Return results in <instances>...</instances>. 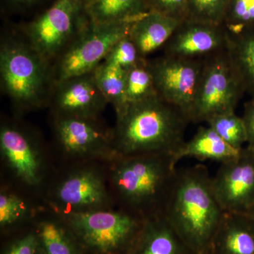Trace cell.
Wrapping results in <instances>:
<instances>
[{
    "label": "cell",
    "instance_id": "obj_1",
    "mask_svg": "<svg viewBox=\"0 0 254 254\" xmlns=\"http://www.w3.org/2000/svg\"><path fill=\"white\" fill-rule=\"evenodd\" d=\"M224 213L206 167L177 170L163 215L192 253H208Z\"/></svg>",
    "mask_w": 254,
    "mask_h": 254
},
{
    "label": "cell",
    "instance_id": "obj_2",
    "mask_svg": "<svg viewBox=\"0 0 254 254\" xmlns=\"http://www.w3.org/2000/svg\"><path fill=\"white\" fill-rule=\"evenodd\" d=\"M190 118L158 95L128 105L117 116L114 145L119 156L174 154L185 143Z\"/></svg>",
    "mask_w": 254,
    "mask_h": 254
},
{
    "label": "cell",
    "instance_id": "obj_3",
    "mask_svg": "<svg viewBox=\"0 0 254 254\" xmlns=\"http://www.w3.org/2000/svg\"><path fill=\"white\" fill-rule=\"evenodd\" d=\"M1 90L18 111L48 105L55 86L53 66L33 49L17 27L1 32Z\"/></svg>",
    "mask_w": 254,
    "mask_h": 254
},
{
    "label": "cell",
    "instance_id": "obj_4",
    "mask_svg": "<svg viewBox=\"0 0 254 254\" xmlns=\"http://www.w3.org/2000/svg\"><path fill=\"white\" fill-rule=\"evenodd\" d=\"M177 170L171 153L120 156L112 181L125 210L145 220L163 213Z\"/></svg>",
    "mask_w": 254,
    "mask_h": 254
},
{
    "label": "cell",
    "instance_id": "obj_5",
    "mask_svg": "<svg viewBox=\"0 0 254 254\" xmlns=\"http://www.w3.org/2000/svg\"><path fill=\"white\" fill-rule=\"evenodd\" d=\"M90 21L83 0H53L31 21L16 27L32 48L53 65Z\"/></svg>",
    "mask_w": 254,
    "mask_h": 254
},
{
    "label": "cell",
    "instance_id": "obj_6",
    "mask_svg": "<svg viewBox=\"0 0 254 254\" xmlns=\"http://www.w3.org/2000/svg\"><path fill=\"white\" fill-rule=\"evenodd\" d=\"M68 226L87 247L103 254L130 248L139 236L145 219L127 210L68 212Z\"/></svg>",
    "mask_w": 254,
    "mask_h": 254
},
{
    "label": "cell",
    "instance_id": "obj_7",
    "mask_svg": "<svg viewBox=\"0 0 254 254\" xmlns=\"http://www.w3.org/2000/svg\"><path fill=\"white\" fill-rule=\"evenodd\" d=\"M245 93L226 50L210 55L204 60L190 123H206L215 115L235 112Z\"/></svg>",
    "mask_w": 254,
    "mask_h": 254
},
{
    "label": "cell",
    "instance_id": "obj_8",
    "mask_svg": "<svg viewBox=\"0 0 254 254\" xmlns=\"http://www.w3.org/2000/svg\"><path fill=\"white\" fill-rule=\"evenodd\" d=\"M131 22L98 24L90 21L53 64L55 83L93 72L120 40L128 36Z\"/></svg>",
    "mask_w": 254,
    "mask_h": 254
},
{
    "label": "cell",
    "instance_id": "obj_9",
    "mask_svg": "<svg viewBox=\"0 0 254 254\" xmlns=\"http://www.w3.org/2000/svg\"><path fill=\"white\" fill-rule=\"evenodd\" d=\"M204 60L163 55L148 60L158 96L186 114L190 120Z\"/></svg>",
    "mask_w": 254,
    "mask_h": 254
},
{
    "label": "cell",
    "instance_id": "obj_10",
    "mask_svg": "<svg viewBox=\"0 0 254 254\" xmlns=\"http://www.w3.org/2000/svg\"><path fill=\"white\" fill-rule=\"evenodd\" d=\"M214 193L224 212L247 215L254 209V150L246 146L220 164L212 178Z\"/></svg>",
    "mask_w": 254,
    "mask_h": 254
},
{
    "label": "cell",
    "instance_id": "obj_11",
    "mask_svg": "<svg viewBox=\"0 0 254 254\" xmlns=\"http://www.w3.org/2000/svg\"><path fill=\"white\" fill-rule=\"evenodd\" d=\"M55 136L62 149L77 157L119 158L114 145L113 130L98 118L55 117Z\"/></svg>",
    "mask_w": 254,
    "mask_h": 254
},
{
    "label": "cell",
    "instance_id": "obj_12",
    "mask_svg": "<svg viewBox=\"0 0 254 254\" xmlns=\"http://www.w3.org/2000/svg\"><path fill=\"white\" fill-rule=\"evenodd\" d=\"M108 104L93 72L57 82L48 105L55 117L98 118Z\"/></svg>",
    "mask_w": 254,
    "mask_h": 254
},
{
    "label": "cell",
    "instance_id": "obj_13",
    "mask_svg": "<svg viewBox=\"0 0 254 254\" xmlns=\"http://www.w3.org/2000/svg\"><path fill=\"white\" fill-rule=\"evenodd\" d=\"M227 35L220 25L182 21L163 47L164 55L185 59H205L226 50Z\"/></svg>",
    "mask_w": 254,
    "mask_h": 254
},
{
    "label": "cell",
    "instance_id": "obj_14",
    "mask_svg": "<svg viewBox=\"0 0 254 254\" xmlns=\"http://www.w3.org/2000/svg\"><path fill=\"white\" fill-rule=\"evenodd\" d=\"M0 150L5 163L21 181L30 186L40 183L41 150L31 133L14 124H3L0 128Z\"/></svg>",
    "mask_w": 254,
    "mask_h": 254
},
{
    "label": "cell",
    "instance_id": "obj_15",
    "mask_svg": "<svg viewBox=\"0 0 254 254\" xmlns=\"http://www.w3.org/2000/svg\"><path fill=\"white\" fill-rule=\"evenodd\" d=\"M56 198L68 212L85 211L103 206L108 194L98 174L83 170L71 174L60 184L56 190Z\"/></svg>",
    "mask_w": 254,
    "mask_h": 254
},
{
    "label": "cell",
    "instance_id": "obj_16",
    "mask_svg": "<svg viewBox=\"0 0 254 254\" xmlns=\"http://www.w3.org/2000/svg\"><path fill=\"white\" fill-rule=\"evenodd\" d=\"M210 254H254V222L245 214L225 212Z\"/></svg>",
    "mask_w": 254,
    "mask_h": 254
},
{
    "label": "cell",
    "instance_id": "obj_17",
    "mask_svg": "<svg viewBox=\"0 0 254 254\" xmlns=\"http://www.w3.org/2000/svg\"><path fill=\"white\" fill-rule=\"evenodd\" d=\"M182 21L149 11L131 23L130 38L141 58L163 48Z\"/></svg>",
    "mask_w": 254,
    "mask_h": 254
},
{
    "label": "cell",
    "instance_id": "obj_18",
    "mask_svg": "<svg viewBox=\"0 0 254 254\" xmlns=\"http://www.w3.org/2000/svg\"><path fill=\"white\" fill-rule=\"evenodd\" d=\"M135 245L134 254H193L163 214L145 219Z\"/></svg>",
    "mask_w": 254,
    "mask_h": 254
},
{
    "label": "cell",
    "instance_id": "obj_19",
    "mask_svg": "<svg viewBox=\"0 0 254 254\" xmlns=\"http://www.w3.org/2000/svg\"><path fill=\"white\" fill-rule=\"evenodd\" d=\"M240 150L227 144L211 127H200L193 138L185 141L173 155L176 165L186 157L222 163L237 157Z\"/></svg>",
    "mask_w": 254,
    "mask_h": 254
},
{
    "label": "cell",
    "instance_id": "obj_20",
    "mask_svg": "<svg viewBox=\"0 0 254 254\" xmlns=\"http://www.w3.org/2000/svg\"><path fill=\"white\" fill-rule=\"evenodd\" d=\"M92 22L98 24L136 21L150 9L145 0H83Z\"/></svg>",
    "mask_w": 254,
    "mask_h": 254
},
{
    "label": "cell",
    "instance_id": "obj_21",
    "mask_svg": "<svg viewBox=\"0 0 254 254\" xmlns=\"http://www.w3.org/2000/svg\"><path fill=\"white\" fill-rule=\"evenodd\" d=\"M226 51L245 93L254 98V29L227 35Z\"/></svg>",
    "mask_w": 254,
    "mask_h": 254
},
{
    "label": "cell",
    "instance_id": "obj_22",
    "mask_svg": "<svg viewBox=\"0 0 254 254\" xmlns=\"http://www.w3.org/2000/svg\"><path fill=\"white\" fill-rule=\"evenodd\" d=\"M127 71L103 62L93 71L108 103L113 105L115 108L117 116L123 113L127 108L125 99Z\"/></svg>",
    "mask_w": 254,
    "mask_h": 254
},
{
    "label": "cell",
    "instance_id": "obj_23",
    "mask_svg": "<svg viewBox=\"0 0 254 254\" xmlns=\"http://www.w3.org/2000/svg\"><path fill=\"white\" fill-rule=\"evenodd\" d=\"M156 95L148 60L146 58H141L138 63L127 71L125 82L127 108L128 105Z\"/></svg>",
    "mask_w": 254,
    "mask_h": 254
},
{
    "label": "cell",
    "instance_id": "obj_24",
    "mask_svg": "<svg viewBox=\"0 0 254 254\" xmlns=\"http://www.w3.org/2000/svg\"><path fill=\"white\" fill-rule=\"evenodd\" d=\"M208 126L216 132L227 144L242 150L247 144V135L243 119L235 112L220 114L209 119Z\"/></svg>",
    "mask_w": 254,
    "mask_h": 254
},
{
    "label": "cell",
    "instance_id": "obj_25",
    "mask_svg": "<svg viewBox=\"0 0 254 254\" xmlns=\"http://www.w3.org/2000/svg\"><path fill=\"white\" fill-rule=\"evenodd\" d=\"M221 26L227 35L254 29V0H229Z\"/></svg>",
    "mask_w": 254,
    "mask_h": 254
},
{
    "label": "cell",
    "instance_id": "obj_26",
    "mask_svg": "<svg viewBox=\"0 0 254 254\" xmlns=\"http://www.w3.org/2000/svg\"><path fill=\"white\" fill-rule=\"evenodd\" d=\"M37 236L43 254H76L72 242L63 227L57 222H42L38 227Z\"/></svg>",
    "mask_w": 254,
    "mask_h": 254
},
{
    "label": "cell",
    "instance_id": "obj_27",
    "mask_svg": "<svg viewBox=\"0 0 254 254\" xmlns=\"http://www.w3.org/2000/svg\"><path fill=\"white\" fill-rule=\"evenodd\" d=\"M229 0H187V19L221 26Z\"/></svg>",
    "mask_w": 254,
    "mask_h": 254
},
{
    "label": "cell",
    "instance_id": "obj_28",
    "mask_svg": "<svg viewBox=\"0 0 254 254\" xmlns=\"http://www.w3.org/2000/svg\"><path fill=\"white\" fill-rule=\"evenodd\" d=\"M141 59L134 43L127 36L112 48L103 63L128 71Z\"/></svg>",
    "mask_w": 254,
    "mask_h": 254
},
{
    "label": "cell",
    "instance_id": "obj_29",
    "mask_svg": "<svg viewBox=\"0 0 254 254\" xmlns=\"http://www.w3.org/2000/svg\"><path fill=\"white\" fill-rule=\"evenodd\" d=\"M27 213L23 200L14 193L1 191L0 194V225L9 226L22 220Z\"/></svg>",
    "mask_w": 254,
    "mask_h": 254
},
{
    "label": "cell",
    "instance_id": "obj_30",
    "mask_svg": "<svg viewBox=\"0 0 254 254\" xmlns=\"http://www.w3.org/2000/svg\"><path fill=\"white\" fill-rule=\"evenodd\" d=\"M150 11L184 21L187 18V0H145Z\"/></svg>",
    "mask_w": 254,
    "mask_h": 254
},
{
    "label": "cell",
    "instance_id": "obj_31",
    "mask_svg": "<svg viewBox=\"0 0 254 254\" xmlns=\"http://www.w3.org/2000/svg\"><path fill=\"white\" fill-rule=\"evenodd\" d=\"M48 0H1V8L8 14L25 15L39 9Z\"/></svg>",
    "mask_w": 254,
    "mask_h": 254
},
{
    "label": "cell",
    "instance_id": "obj_32",
    "mask_svg": "<svg viewBox=\"0 0 254 254\" xmlns=\"http://www.w3.org/2000/svg\"><path fill=\"white\" fill-rule=\"evenodd\" d=\"M39 240L35 234H29L14 242L4 254H38Z\"/></svg>",
    "mask_w": 254,
    "mask_h": 254
},
{
    "label": "cell",
    "instance_id": "obj_33",
    "mask_svg": "<svg viewBox=\"0 0 254 254\" xmlns=\"http://www.w3.org/2000/svg\"><path fill=\"white\" fill-rule=\"evenodd\" d=\"M247 135V146L254 150V98L245 103L243 116Z\"/></svg>",
    "mask_w": 254,
    "mask_h": 254
},
{
    "label": "cell",
    "instance_id": "obj_34",
    "mask_svg": "<svg viewBox=\"0 0 254 254\" xmlns=\"http://www.w3.org/2000/svg\"><path fill=\"white\" fill-rule=\"evenodd\" d=\"M249 217L252 219V221L254 222V209L252 211H251L250 213L247 214Z\"/></svg>",
    "mask_w": 254,
    "mask_h": 254
},
{
    "label": "cell",
    "instance_id": "obj_35",
    "mask_svg": "<svg viewBox=\"0 0 254 254\" xmlns=\"http://www.w3.org/2000/svg\"><path fill=\"white\" fill-rule=\"evenodd\" d=\"M205 254H210V253H209V252H208V253Z\"/></svg>",
    "mask_w": 254,
    "mask_h": 254
}]
</instances>
